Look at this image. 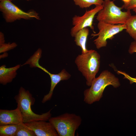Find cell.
I'll return each mask as SVG.
<instances>
[{
    "label": "cell",
    "instance_id": "obj_24",
    "mask_svg": "<svg viewBox=\"0 0 136 136\" xmlns=\"http://www.w3.org/2000/svg\"><path fill=\"white\" fill-rule=\"evenodd\" d=\"M133 11L136 13V5L132 9Z\"/></svg>",
    "mask_w": 136,
    "mask_h": 136
},
{
    "label": "cell",
    "instance_id": "obj_12",
    "mask_svg": "<svg viewBox=\"0 0 136 136\" xmlns=\"http://www.w3.org/2000/svg\"><path fill=\"white\" fill-rule=\"evenodd\" d=\"M21 66L20 64L10 68H6L5 65L0 67V83L6 85L12 82L16 77L17 71Z\"/></svg>",
    "mask_w": 136,
    "mask_h": 136
},
{
    "label": "cell",
    "instance_id": "obj_1",
    "mask_svg": "<svg viewBox=\"0 0 136 136\" xmlns=\"http://www.w3.org/2000/svg\"><path fill=\"white\" fill-rule=\"evenodd\" d=\"M109 85L116 88L120 86V83L119 79L114 75L108 70H104L94 80L90 88L84 91V101L91 105L99 101L103 96L105 88Z\"/></svg>",
    "mask_w": 136,
    "mask_h": 136
},
{
    "label": "cell",
    "instance_id": "obj_21",
    "mask_svg": "<svg viewBox=\"0 0 136 136\" xmlns=\"http://www.w3.org/2000/svg\"><path fill=\"white\" fill-rule=\"evenodd\" d=\"M128 52L130 54L136 53V41L134 40L131 43L129 48Z\"/></svg>",
    "mask_w": 136,
    "mask_h": 136
},
{
    "label": "cell",
    "instance_id": "obj_14",
    "mask_svg": "<svg viewBox=\"0 0 136 136\" xmlns=\"http://www.w3.org/2000/svg\"><path fill=\"white\" fill-rule=\"evenodd\" d=\"M18 124H9L0 125V136H15Z\"/></svg>",
    "mask_w": 136,
    "mask_h": 136
},
{
    "label": "cell",
    "instance_id": "obj_13",
    "mask_svg": "<svg viewBox=\"0 0 136 136\" xmlns=\"http://www.w3.org/2000/svg\"><path fill=\"white\" fill-rule=\"evenodd\" d=\"M89 33L88 28H85L78 31L74 37L75 44L77 45L80 47L82 54L86 53L88 51L87 49L86 44Z\"/></svg>",
    "mask_w": 136,
    "mask_h": 136
},
{
    "label": "cell",
    "instance_id": "obj_6",
    "mask_svg": "<svg viewBox=\"0 0 136 136\" xmlns=\"http://www.w3.org/2000/svg\"><path fill=\"white\" fill-rule=\"evenodd\" d=\"M0 11L7 22H12L21 19H40L39 14L33 9L25 12L9 0H0Z\"/></svg>",
    "mask_w": 136,
    "mask_h": 136
},
{
    "label": "cell",
    "instance_id": "obj_20",
    "mask_svg": "<svg viewBox=\"0 0 136 136\" xmlns=\"http://www.w3.org/2000/svg\"><path fill=\"white\" fill-rule=\"evenodd\" d=\"M136 5V0H129L128 2L124 3L122 7L127 10H130L132 9Z\"/></svg>",
    "mask_w": 136,
    "mask_h": 136
},
{
    "label": "cell",
    "instance_id": "obj_8",
    "mask_svg": "<svg viewBox=\"0 0 136 136\" xmlns=\"http://www.w3.org/2000/svg\"><path fill=\"white\" fill-rule=\"evenodd\" d=\"M103 8L102 5H97L94 8L86 11L81 16L75 15L72 18L73 26L71 30V36L74 37L79 30L88 27L92 30L94 33H96L93 25V20L95 15Z\"/></svg>",
    "mask_w": 136,
    "mask_h": 136
},
{
    "label": "cell",
    "instance_id": "obj_7",
    "mask_svg": "<svg viewBox=\"0 0 136 136\" xmlns=\"http://www.w3.org/2000/svg\"><path fill=\"white\" fill-rule=\"evenodd\" d=\"M97 27L99 32L92 33L91 36L93 37L98 36L93 41L98 49L106 47L108 39H112L115 35L126 28L125 24L113 25L101 21L98 22Z\"/></svg>",
    "mask_w": 136,
    "mask_h": 136
},
{
    "label": "cell",
    "instance_id": "obj_17",
    "mask_svg": "<svg viewBox=\"0 0 136 136\" xmlns=\"http://www.w3.org/2000/svg\"><path fill=\"white\" fill-rule=\"evenodd\" d=\"M35 132L27 127L23 122L18 124L15 136H35Z\"/></svg>",
    "mask_w": 136,
    "mask_h": 136
},
{
    "label": "cell",
    "instance_id": "obj_4",
    "mask_svg": "<svg viewBox=\"0 0 136 136\" xmlns=\"http://www.w3.org/2000/svg\"><path fill=\"white\" fill-rule=\"evenodd\" d=\"M103 8L97 13V20L113 25L125 24L131 15L130 10L122 11L123 9L119 7L110 0L104 1Z\"/></svg>",
    "mask_w": 136,
    "mask_h": 136
},
{
    "label": "cell",
    "instance_id": "obj_27",
    "mask_svg": "<svg viewBox=\"0 0 136 136\" xmlns=\"http://www.w3.org/2000/svg\"><path fill=\"white\" fill-rule=\"evenodd\" d=\"M106 0H104V1H106Z\"/></svg>",
    "mask_w": 136,
    "mask_h": 136
},
{
    "label": "cell",
    "instance_id": "obj_3",
    "mask_svg": "<svg viewBox=\"0 0 136 136\" xmlns=\"http://www.w3.org/2000/svg\"><path fill=\"white\" fill-rule=\"evenodd\" d=\"M75 62L78 69L85 77L86 84L90 86L99 70L100 56L96 51L88 50L85 53L79 55Z\"/></svg>",
    "mask_w": 136,
    "mask_h": 136
},
{
    "label": "cell",
    "instance_id": "obj_26",
    "mask_svg": "<svg viewBox=\"0 0 136 136\" xmlns=\"http://www.w3.org/2000/svg\"><path fill=\"white\" fill-rule=\"evenodd\" d=\"M11 1H13V0H9ZM26 0V1H31L32 0Z\"/></svg>",
    "mask_w": 136,
    "mask_h": 136
},
{
    "label": "cell",
    "instance_id": "obj_9",
    "mask_svg": "<svg viewBox=\"0 0 136 136\" xmlns=\"http://www.w3.org/2000/svg\"><path fill=\"white\" fill-rule=\"evenodd\" d=\"M46 121H36L24 123L37 136H58L52 124L49 121L47 122Z\"/></svg>",
    "mask_w": 136,
    "mask_h": 136
},
{
    "label": "cell",
    "instance_id": "obj_5",
    "mask_svg": "<svg viewBox=\"0 0 136 136\" xmlns=\"http://www.w3.org/2000/svg\"><path fill=\"white\" fill-rule=\"evenodd\" d=\"M54 127L59 136H74L81 125V117L74 113H65L48 120Z\"/></svg>",
    "mask_w": 136,
    "mask_h": 136
},
{
    "label": "cell",
    "instance_id": "obj_16",
    "mask_svg": "<svg viewBox=\"0 0 136 136\" xmlns=\"http://www.w3.org/2000/svg\"><path fill=\"white\" fill-rule=\"evenodd\" d=\"M75 4L81 8L89 7L92 5H102L103 0H73Z\"/></svg>",
    "mask_w": 136,
    "mask_h": 136
},
{
    "label": "cell",
    "instance_id": "obj_18",
    "mask_svg": "<svg viewBox=\"0 0 136 136\" xmlns=\"http://www.w3.org/2000/svg\"><path fill=\"white\" fill-rule=\"evenodd\" d=\"M17 46L15 42L11 43H4L0 45V53L6 52L12 50Z\"/></svg>",
    "mask_w": 136,
    "mask_h": 136
},
{
    "label": "cell",
    "instance_id": "obj_19",
    "mask_svg": "<svg viewBox=\"0 0 136 136\" xmlns=\"http://www.w3.org/2000/svg\"><path fill=\"white\" fill-rule=\"evenodd\" d=\"M117 73L119 74H120L124 76V79H126L128 80L130 84L135 83H136V77H132L130 76L129 74L125 72L121 71H118Z\"/></svg>",
    "mask_w": 136,
    "mask_h": 136
},
{
    "label": "cell",
    "instance_id": "obj_2",
    "mask_svg": "<svg viewBox=\"0 0 136 136\" xmlns=\"http://www.w3.org/2000/svg\"><path fill=\"white\" fill-rule=\"evenodd\" d=\"M15 99L17 104V107L21 113L23 123L36 121H46L51 117V109L41 115L37 114L32 111L31 107L34 104L35 98L28 90L22 87L20 88L18 93L15 96Z\"/></svg>",
    "mask_w": 136,
    "mask_h": 136
},
{
    "label": "cell",
    "instance_id": "obj_15",
    "mask_svg": "<svg viewBox=\"0 0 136 136\" xmlns=\"http://www.w3.org/2000/svg\"><path fill=\"white\" fill-rule=\"evenodd\" d=\"M126 32L136 41V15H131L125 23Z\"/></svg>",
    "mask_w": 136,
    "mask_h": 136
},
{
    "label": "cell",
    "instance_id": "obj_23",
    "mask_svg": "<svg viewBox=\"0 0 136 136\" xmlns=\"http://www.w3.org/2000/svg\"><path fill=\"white\" fill-rule=\"evenodd\" d=\"M4 53L3 54L0 55V59L6 57L8 56V54L6 52Z\"/></svg>",
    "mask_w": 136,
    "mask_h": 136
},
{
    "label": "cell",
    "instance_id": "obj_22",
    "mask_svg": "<svg viewBox=\"0 0 136 136\" xmlns=\"http://www.w3.org/2000/svg\"><path fill=\"white\" fill-rule=\"evenodd\" d=\"M5 40L4 35L3 33L0 32V45L5 43Z\"/></svg>",
    "mask_w": 136,
    "mask_h": 136
},
{
    "label": "cell",
    "instance_id": "obj_10",
    "mask_svg": "<svg viewBox=\"0 0 136 136\" xmlns=\"http://www.w3.org/2000/svg\"><path fill=\"white\" fill-rule=\"evenodd\" d=\"M22 122V114L18 107L13 110L0 109V125L18 124Z\"/></svg>",
    "mask_w": 136,
    "mask_h": 136
},
{
    "label": "cell",
    "instance_id": "obj_25",
    "mask_svg": "<svg viewBox=\"0 0 136 136\" xmlns=\"http://www.w3.org/2000/svg\"><path fill=\"white\" fill-rule=\"evenodd\" d=\"M122 1H123L124 2V3H125L128 2L129 0H121Z\"/></svg>",
    "mask_w": 136,
    "mask_h": 136
},
{
    "label": "cell",
    "instance_id": "obj_11",
    "mask_svg": "<svg viewBox=\"0 0 136 136\" xmlns=\"http://www.w3.org/2000/svg\"><path fill=\"white\" fill-rule=\"evenodd\" d=\"M46 73L50 77L51 82L50 90L48 94L44 96L42 102L44 103L51 99L54 89L56 85L61 81L67 80L71 77L70 75L64 69L62 70L58 74H54L50 73L47 70Z\"/></svg>",
    "mask_w": 136,
    "mask_h": 136
}]
</instances>
